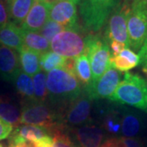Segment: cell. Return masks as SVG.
Wrapping results in <instances>:
<instances>
[{"label":"cell","mask_w":147,"mask_h":147,"mask_svg":"<svg viewBox=\"0 0 147 147\" xmlns=\"http://www.w3.org/2000/svg\"><path fill=\"white\" fill-rule=\"evenodd\" d=\"M48 97L54 104L64 106L83 93V88L76 75L64 68L54 69L47 74Z\"/></svg>","instance_id":"1"},{"label":"cell","mask_w":147,"mask_h":147,"mask_svg":"<svg viewBox=\"0 0 147 147\" xmlns=\"http://www.w3.org/2000/svg\"><path fill=\"white\" fill-rule=\"evenodd\" d=\"M109 100L147 113V79L137 74L127 72Z\"/></svg>","instance_id":"2"},{"label":"cell","mask_w":147,"mask_h":147,"mask_svg":"<svg viewBox=\"0 0 147 147\" xmlns=\"http://www.w3.org/2000/svg\"><path fill=\"white\" fill-rule=\"evenodd\" d=\"M121 0H79V11L84 31L99 32Z\"/></svg>","instance_id":"3"},{"label":"cell","mask_w":147,"mask_h":147,"mask_svg":"<svg viewBox=\"0 0 147 147\" xmlns=\"http://www.w3.org/2000/svg\"><path fill=\"white\" fill-rule=\"evenodd\" d=\"M83 30L81 27L64 30L52 39L50 49L65 58H76L87 53L88 34L86 35Z\"/></svg>","instance_id":"4"},{"label":"cell","mask_w":147,"mask_h":147,"mask_svg":"<svg viewBox=\"0 0 147 147\" xmlns=\"http://www.w3.org/2000/svg\"><path fill=\"white\" fill-rule=\"evenodd\" d=\"M20 123L42 127L50 133L56 128L64 129L60 123L58 111L38 101L25 103L21 111Z\"/></svg>","instance_id":"5"},{"label":"cell","mask_w":147,"mask_h":147,"mask_svg":"<svg viewBox=\"0 0 147 147\" xmlns=\"http://www.w3.org/2000/svg\"><path fill=\"white\" fill-rule=\"evenodd\" d=\"M87 54L92 70V82L90 84L92 85L100 79L110 66L111 53L109 43L105 38L88 34Z\"/></svg>","instance_id":"6"},{"label":"cell","mask_w":147,"mask_h":147,"mask_svg":"<svg viewBox=\"0 0 147 147\" xmlns=\"http://www.w3.org/2000/svg\"><path fill=\"white\" fill-rule=\"evenodd\" d=\"M127 27L129 47L139 53L147 37V8L139 0L131 2Z\"/></svg>","instance_id":"7"},{"label":"cell","mask_w":147,"mask_h":147,"mask_svg":"<svg viewBox=\"0 0 147 147\" xmlns=\"http://www.w3.org/2000/svg\"><path fill=\"white\" fill-rule=\"evenodd\" d=\"M91 110L92 100L83 92L79 97L60 107L57 110L60 123L64 128L65 127H80L90 121Z\"/></svg>","instance_id":"8"},{"label":"cell","mask_w":147,"mask_h":147,"mask_svg":"<svg viewBox=\"0 0 147 147\" xmlns=\"http://www.w3.org/2000/svg\"><path fill=\"white\" fill-rule=\"evenodd\" d=\"M130 7L131 4L125 1L120 3L111 12L105 31V38L108 42L115 40L123 43L127 48H130L127 27Z\"/></svg>","instance_id":"9"},{"label":"cell","mask_w":147,"mask_h":147,"mask_svg":"<svg viewBox=\"0 0 147 147\" xmlns=\"http://www.w3.org/2000/svg\"><path fill=\"white\" fill-rule=\"evenodd\" d=\"M121 82V74L111 64L103 75L94 84L84 88V92L91 100L109 99Z\"/></svg>","instance_id":"10"},{"label":"cell","mask_w":147,"mask_h":147,"mask_svg":"<svg viewBox=\"0 0 147 147\" xmlns=\"http://www.w3.org/2000/svg\"><path fill=\"white\" fill-rule=\"evenodd\" d=\"M49 18L65 29H78L79 17L76 4L69 0H57L51 6Z\"/></svg>","instance_id":"11"},{"label":"cell","mask_w":147,"mask_h":147,"mask_svg":"<svg viewBox=\"0 0 147 147\" xmlns=\"http://www.w3.org/2000/svg\"><path fill=\"white\" fill-rule=\"evenodd\" d=\"M50 8L51 6L46 4L42 0H35L20 27L26 30L39 32L49 19Z\"/></svg>","instance_id":"12"},{"label":"cell","mask_w":147,"mask_h":147,"mask_svg":"<svg viewBox=\"0 0 147 147\" xmlns=\"http://www.w3.org/2000/svg\"><path fill=\"white\" fill-rule=\"evenodd\" d=\"M19 56L16 50L0 45V77L6 81L12 82L21 69Z\"/></svg>","instance_id":"13"},{"label":"cell","mask_w":147,"mask_h":147,"mask_svg":"<svg viewBox=\"0 0 147 147\" xmlns=\"http://www.w3.org/2000/svg\"><path fill=\"white\" fill-rule=\"evenodd\" d=\"M80 147H100L104 138V132L100 127L85 124L74 129Z\"/></svg>","instance_id":"14"},{"label":"cell","mask_w":147,"mask_h":147,"mask_svg":"<svg viewBox=\"0 0 147 147\" xmlns=\"http://www.w3.org/2000/svg\"><path fill=\"white\" fill-rule=\"evenodd\" d=\"M0 45L19 52L24 47L21 27L11 21L0 26Z\"/></svg>","instance_id":"15"},{"label":"cell","mask_w":147,"mask_h":147,"mask_svg":"<svg viewBox=\"0 0 147 147\" xmlns=\"http://www.w3.org/2000/svg\"><path fill=\"white\" fill-rule=\"evenodd\" d=\"M35 0H4L8 17L11 22L21 25Z\"/></svg>","instance_id":"16"},{"label":"cell","mask_w":147,"mask_h":147,"mask_svg":"<svg viewBox=\"0 0 147 147\" xmlns=\"http://www.w3.org/2000/svg\"><path fill=\"white\" fill-rule=\"evenodd\" d=\"M40 57L41 55L39 53L24 46L19 51V60L21 70L30 76H34L41 71Z\"/></svg>","instance_id":"17"},{"label":"cell","mask_w":147,"mask_h":147,"mask_svg":"<svg viewBox=\"0 0 147 147\" xmlns=\"http://www.w3.org/2000/svg\"><path fill=\"white\" fill-rule=\"evenodd\" d=\"M12 82L15 85L17 93L21 96L22 99L25 100V103L36 101L33 80L30 75L22 71L21 69Z\"/></svg>","instance_id":"18"},{"label":"cell","mask_w":147,"mask_h":147,"mask_svg":"<svg viewBox=\"0 0 147 147\" xmlns=\"http://www.w3.org/2000/svg\"><path fill=\"white\" fill-rule=\"evenodd\" d=\"M11 137L30 140L36 143L50 136L47 130L42 127L29 124H20L16 127L14 131H11Z\"/></svg>","instance_id":"19"},{"label":"cell","mask_w":147,"mask_h":147,"mask_svg":"<svg viewBox=\"0 0 147 147\" xmlns=\"http://www.w3.org/2000/svg\"><path fill=\"white\" fill-rule=\"evenodd\" d=\"M142 128V120L139 115L125 110L121 119V130L125 137L131 138L137 136Z\"/></svg>","instance_id":"20"},{"label":"cell","mask_w":147,"mask_h":147,"mask_svg":"<svg viewBox=\"0 0 147 147\" xmlns=\"http://www.w3.org/2000/svg\"><path fill=\"white\" fill-rule=\"evenodd\" d=\"M22 30L24 46L42 55L50 50V43L38 32Z\"/></svg>","instance_id":"21"},{"label":"cell","mask_w":147,"mask_h":147,"mask_svg":"<svg viewBox=\"0 0 147 147\" xmlns=\"http://www.w3.org/2000/svg\"><path fill=\"white\" fill-rule=\"evenodd\" d=\"M0 118L12 127H17L21 124V111L8 97H0Z\"/></svg>","instance_id":"22"},{"label":"cell","mask_w":147,"mask_h":147,"mask_svg":"<svg viewBox=\"0 0 147 147\" xmlns=\"http://www.w3.org/2000/svg\"><path fill=\"white\" fill-rule=\"evenodd\" d=\"M74 73L78 78L81 85L86 88L92 82V70L88 54L84 53L74 58Z\"/></svg>","instance_id":"23"},{"label":"cell","mask_w":147,"mask_h":147,"mask_svg":"<svg viewBox=\"0 0 147 147\" xmlns=\"http://www.w3.org/2000/svg\"><path fill=\"white\" fill-rule=\"evenodd\" d=\"M67 58L61 57L53 51H48L43 53L40 57V67L43 72H49L54 69L64 68Z\"/></svg>","instance_id":"24"},{"label":"cell","mask_w":147,"mask_h":147,"mask_svg":"<svg viewBox=\"0 0 147 147\" xmlns=\"http://www.w3.org/2000/svg\"><path fill=\"white\" fill-rule=\"evenodd\" d=\"M34 89L35 100L38 102L45 103L48 97V92L47 89V74L43 71H39L34 74L32 78Z\"/></svg>","instance_id":"25"},{"label":"cell","mask_w":147,"mask_h":147,"mask_svg":"<svg viewBox=\"0 0 147 147\" xmlns=\"http://www.w3.org/2000/svg\"><path fill=\"white\" fill-rule=\"evenodd\" d=\"M103 127L110 133H118L121 129V119L115 110H108L103 117Z\"/></svg>","instance_id":"26"},{"label":"cell","mask_w":147,"mask_h":147,"mask_svg":"<svg viewBox=\"0 0 147 147\" xmlns=\"http://www.w3.org/2000/svg\"><path fill=\"white\" fill-rule=\"evenodd\" d=\"M51 134L53 135V147H76L68 134L63 131V128H56Z\"/></svg>","instance_id":"27"},{"label":"cell","mask_w":147,"mask_h":147,"mask_svg":"<svg viewBox=\"0 0 147 147\" xmlns=\"http://www.w3.org/2000/svg\"><path fill=\"white\" fill-rule=\"evenodd\" d=\"M65 29L62 26L49 18L45 25L42 27V29L39 30V34L44 37L48 42H51L54 37L59 33L63 31Z\"/></svg>","instance_id":"28"},{"label":"cell","mask_w":147,"mask_h":147,"mask_svg":"<svg viewBox=\"0 0 147 147\" xmlns=\"http://www.w3.org/2000/svg\"><path fill=\"white\" fill-rule=\"evenodd\" d=\"M110 64L119 72H129V70L136 67L137 65L132 63L126 57L118 55L115 57H110Z\"/></svg>","instance_id":"29"},{"label":"cell","mask_w":147,"mask_h":147,"mask_svg":"<svg viewBox=\"0 0 147 147\" xmlns=\"http://www.w3.org/2000/svg\"><path fill=\"white\" fill-rule=\"evenodd\" d=\"M9 147H38L36 142L30 140L20 139L11 137V143Z\"/></svg>","instance_id":"30"},{"label":"cell","mask_w":147,"mask_h":147,"mask_svg":"<svg viewBox=\"0 0 147 147\" xmlns=\"http://www.w3.org/2000/svg\"><path fill=\"white\" fill-rule=\"evenodd\" d=\"M13 129V127L0 118V141L6 139L9 135H11Z\"/></svg>","instance_id":"31"},{"label":"cell","mask_w":147,"mask_h":147,"mask_svg":"<svg viewBox=\"0 0 147 147\" xmlns=\"http://www.w3.org/2000/svg\"><path fill=\"white\" fill-rule=\"evenodd\" d=\"M110 45V53H111V56L112 57H115V56H118L119 55V53L124 49V48H127L126 46L122 43L120 42H118V41H110V42H108Z\"/></svg>","instance_id":"32"},{"label":"cell","mask_w":147,"mask_h":147,"mask_svg":"<svg viewBox=\"0 0 147 147\" xmlns=\"http://www.w3.org/2000/svg\"><path fill=\"white\" fill-rule=\"evenodd\" d=\"M120 139L123 147H143L142 142L140 140L136 139V138L123 137Z\"/></svg>","instance_id":"33"},{"label":"cell","mask_w":147,"mask_h":147,"mask_svg":"<svg viewBox=\"0 0 147 147\" xmlns=\"http://www.w3.org/2000/svg\"><path fill=\"white\" fill-rule=\"evenodd\" d=\"M139 58H140V65H142L143 68H147V37L143 46L139 51Z\"/></svg>","instance_id":"34"},{"label":"cell","mask_w":147,"mask_h":147,"mask_svg":"<svg viewBox=\"0 0 147 147\" xmlns=\"http://www.w3.org/2000/svg\"><path fill=\"white\" fill-rule=\"evenodd\" d=\"M8 14L3 0H0V26L8 22Z\"/></svg>","instance_id":"35"},{"label":"cell","mask_w":147,"mask_h":147,"mask_svg":"<svg viewBox=\"0 0 147 147\" xmlns=\"http://www.w3.org/2000/svg\"><path fill=\"white\" fill-rule=\"evenodd\" d=\"M100 147H123L120 138H111L106 140Z\"/></svg>","instance_id":"36"},{"label":"cell","mask_w":147,"mask_h":147,"mask_svg":"<svg viewBox=\"0 0 147 147\" xmlns=\"http://www.w3.org/2000/svg\"><path fill=\"white\" fill-rule=\"evenodd\" d=\"M43 3H45L46 4L49 6H52L54 3H56L57 0H42Z\"/></svg>","instance_id":"37"},{"label":"cell","mask_w":147,"mask_h":147,"mask_svg":"<svg viewBox=\"0 0 147 147\" xmlns=\"http://www.w3.org/2000/svg\"><path fill=\"white\" fill-rule=\"evenodd\" d=\"M139 1H140L142 4H143V5L145 6V7L147 8V0H139Z\"/></svg>","instance_id":"38"},{"label":"cell","mask_w":147,"mask_h":147,"mask_svg":"<svg viewBox=\"0 0 147 147\" xmlns=\"http://www.w3.org/2000/svg\"><path fill=\"white\" fill-rule=\"evenodd\" d=\"M69 1L73 2L74 3H75V4H77V3H79V0H69Z\"/></svg>","instance_id":"39"},{"label":"cell","mask_w":147,"mask_h":147,"mask_svg":"<svg viewBox=\"0 0 147 147\" xmlns=\"http://www.w3.org/2000/svg\"><path fill=\"white\" fill-rule=\"evenodd\" d=\"M143 72L146 74L147 76V68H143Z\"/></svg>","instance_id":"40"},{"label":"cell","mask_w":147,"mask_h":147,"mask_svg":"<svg viewBox=\"0 0 147 147\" xmlns=\"http://www.w3.org/2000/svg\"><path fill=\"white\" fill-rule=\"evenodd\" d=\"M0 147H3V146H2V145H1V144H0Z\"/></svg>","instance_id":"41"}]
</instances>
